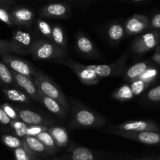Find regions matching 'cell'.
<instances>
[{
    "label": "cell",
    "mask_w": 160,
    "mask_h": 160,
    "mask_svg": "<svg viewBox=\"0 0 160 160\" xmlns=\"http://www.w3.org/2000/svg\"><path fill=\"white\" fill-rule=\"evenodd\" d=\"M31 54L37 60H61L66 57L67 51L51 41L40 39L35 41Z\"/></svg>",
    "instance_id": "3957f363"
},
{
    "label": "cell",
    "mask_w": 160,
    "mask_h": 160,
    "mask_svg": "<svg viewBox=\"0 0 160 160\" xmlns=\"http://www.w3.org/2000/svg\"><path fill=\"white\" fill-rule=\"evenodd\" d=\"M34 81L40 92L59 102L67 111H70V105L67 97L51 78L44 75L39 70L35 69Z\"/></svg>",
    "instance_id": "7a4b0ae2"
},
{
    "label": "cell",
    "mask_w": 160,
    "mask_h": 160,
    "mask_svg": "<svg viewBox=\"0 0 160 160\" xmlns=\"http://www.w3.org/2000/svg\"><path fill=\"white\" fill-rule=\"evenodd\" d=\"M48 130V127L46 125H28V130H27V136H36L39 133H42L44 131Z\"/></svg>",
    "instance_id": "e575fe53"
},
{
    "label": "cell",
    "mask_w": 160,
    "mask_h": 160,
    "mask_svg": "<svg viewBox=\"0 0 160 160\" xmlns=\"http://www.w3.org/2000/svg\"><path fill=\"white\" fill-rule=\"evenodd\" d=\"M14 3V0H0V6L5 8H9Z\"/></svg>",
    "instance_id": "60d3db41"
},
{
    "label": "cell",
    "mask_w": 160,
    "mask_h": 160,
    "mask_svg": "<svg viewBox=\"0 0 160 160\" xmlns=\"http://www.w3.org/2000/svg\"><path fill=\"white\" fill-rule=\"evenodd\" d=\"M127 56H122L117 62L112 64H87L86 67L90 70L93 71L100 78L110 76V75H118L123 71Z\"/></svg>",
    "instance_id": "9c48e42d"
},
{
    "label": "cell",
    "mask_w": 160,
    "mask_h": 160,
    "mask_svg": "<svg viewBox=\"0 0 160 160\" xmlns=\"http://www.w3.org/2000/svg\"><path fill=\"white\" fill-rule=\"evenodd\" d=\"M0 21L3 22L9 26H12L13 24L11 19V14L8 11L7 8L0 6Z\"/></svg>",
    "instance_id": "8d00e7d4"
},
{
    "label": "cell",
    "mask_w": 160,
    "mask_h": 160,
    "mask_svg": "<svg viewBox=\"0 0 160 160\" xmlns=\"http://www.w3.org/2000/svg\"><path fill=\"white\" fill-rule=\"evenodd\" d=\"M148 28L153 30H160V13H157L152 17L149 22Z\"/></svg>",
    "instance_id": "f35d334b"
},
{
    "label": "cell",
    "mask_w": 160,
    "mask_h": 160,
    "mask_svg": "<svg viewBox=\"0 0 160 160\" xmlns=\"http://www.w3.org/2000/svg\"><path fill=\"white\" fill-rule=\"evenodd\" d=\"M4 53H17V50L11 41L0 39V56Z\"/></svg>",
    "instance_id": "836d02e7"
},
{
    "label": "cell",
    "mask_w": 160,
    "mask_h": 160,
    "mask_svg": "<svg viewBox=\"0 0 160 160\" xmlns=\"http://www.w3.org/2000/svg\"><path fill=\"white\" fill-rule=\"evenodd\" d=\"M106 132L145 144H149V145L160 144V131L128 132L116 129V130H106Z\"/></svg>",
    "instance_id": "277c9868"
},
{
    "label": "cell",
    "mask_w": 160,
    "mask_h": 160,
    "mask_svg": "<svg viewBox=\"0 0 160 160\" xmlns=\"http://www.w3.org/2000/svg\"><path fill=\"white\" fill-rule=\"evenodd\" d=\"M37 28L38 29L39 32L46 37L47 39H51L52 38V27L48 22L45 20H42V19H38L37 20Z\"/></svg>",
    "instance_id": "4dcf8cb0"
},
{
    "label": "cell",
    "mask_w": 160,
    "mask_h": 160,
    "mask_svg": "<svg viewBox=\"0 0 160 160\" xmlns=\"http://www.w3.org/2000/svg\"><path fill=\"white\" fill-rule=\"evenodd\" d=\"M17 111L20 120L23 121L27 125H46L45 118L38 112L27 109H19Z\"/></svg>",
    "instance_id": "2e32d148"
},
{
    "label": "cell",
    "mask_w": 160,
    "mask_h": 160,
    "mask_svg": "<svg viewBox=\"0 0 160 160\" xmlns=\"http://www.w3.org/2000/svg\"><path fill=\"white\" fill-rule=\"evenodd\" d=\"M148 85L149 84H148V83H145V82L138 78V79L131 82V84L130 86H131V90H132L134 96H138L140 95L142 93H143V91L148 87Z\"/></svg>",
    "instance_id": "d6a6232c"
},
{
    "label": "cell",
    "mask_w": 160,
    "mask_h": 160,
    "mask_svg": "<svg viewBox=\"0 0 160 160\" xmlns=\"http://www.w3.org/2000/svg\"><path fill=\"white\" fill-rule=\"evenodd\" d=\"M35 41L30 31L17 29L13 32L11 42L17 50V54L26 55L31 54Z\"/></svg>",
    "instance_id": "52a82bcc"
},
{
    "label": "cell",
    "mask_w": 160,
    "mask_h": 160,
    "mask_svg": "<svg viewBox=\"0 0 160 160\" xmlns=\"http://www.w3.org/2000/svg\"><path fill=\"white\" fill-rule=\"evenodd\" d=\"M107 35L110 42L118 43L125 36L124 27L120 23L112 24L108 28Z\"/></svg>",
    "instance_id": "ffe728a7"
},
{
    "label": "cell",
    "mask_w": 160,
    "mask_h": 160,
    "mask_svg": "<svg viewBox=\"0 0 160 160\" xmlns=\"http://www.w3.org/2000/svg\"><path fill=\"white\" fill-rule=\"evenodd\" d=\"M38 101L50 112L59 116V118H66L67 116L68 111L59 102L52 99L51 97H48L40 91L38 93Z\"/></svg>",
    "instance_id": "9a60e30c"
},
{
    "label": "cell",
    "mask_w": 160,
    "mask_h": 160,
    "mask_svg": "<svg viewBox=\"0 0 160 160\" xmlns=\"http://www.w3.org/2000/svg\"><path fill=\"white\" fill-rule=\"evenodd\" d=\"M36 137L46 147V148L48 149L50 154L55 153L57 151L58 146L56 145L54 139L49 133L48 130L39 133L38 136H36Z\"/></svg>",
    "instance_id": "d4e9b609"
},
{
    "label": "cell",
    "mask_w": 160,
    "mask_h": 160,
    "mask_svg": "<svg viewBox=\"0 0 160 160\" xmlns=\"http://www.w3.org/2000/svg\"><path fill=\"white\" fill-rule=\"evenodd\" d=\"M137 160H150V159H137Z\"/></svg>",
    "instance_id": "ee69618b"
},
{
    "label": "cell",
    "mask_w": 160,
    "mask_h": 160,
    "mask_svg": "<svg viewBox=\"0 0 160 160\" xmlns=\"http://www.w3.org/2000/svg\"><path fill=\"white\" fill-rule=\"evenodd\" d=\"M24 142L26 143L27 145L28 146L30 149L36 155H51L50 152H48V149L46 148L45 145L38 139L36 136H26L23 138Z\"/></svg>",
    "instance_id": "d6986e66"
},
{
    "label": "cell",
    "mask_w": 160,
    "mask_h": 160,
    "mask_svg": "<svg viewBox=\"0 0 160 160\" xmlns=\"http://www.w3.org/2000/svg\"><path fill=\"white\" fill-rule=\"evenodd\" d=\"M70 110V128H100L106 125V120L101 115L82 105L72 104Z\"/></svg>",
    "instance_id": "6da1fadb"
},
{
    "label": "cell",
    "mask_w": 160,
    "mask_h": 160,
    "mask_svg": "<svg viewBox=\"0 0 160 160\" xmlns=\"http://www.w3.org/2000/svg\"><path fill=\"white\" fill-rule=\"evenodd\" d=\"M1 108H2L3 111L6 112V114L9 116V119L11 120H19L20 117H19L18 111L9 104L4 103L1 105Z\"/></svg>",
    "instance_id": "d590c367"
},
{
    "label": "cell",
    "mask_w": 160,
    "mask_h": 160,
    "mask_svg": "<svg viewBox=\"0 0 160 160\" xmlns=\"http://www.w3.org/2000/svg\"><path fill=\"white\" fill-rule=\"evenodd\" d=\"M160 42V31H152L138 37L133 42L131 49L137 54H143L156 48Z\"/></svg>",
    "instance_id": "8992f818"
},
{
    "label": "cell",
    "mask_w": 160,
    "mask_h": 160,
    "mask_svg": "<svg viewBox=\"0 0 160 160\" xmlns=\"http://www.w3.org/2000/svg\"><path fill=\"white\" fill-rule=\"evenodd\" d=\"M0 83L6 86H9L14 83L12 72L0 58Z\"/></svg>",
    "instance_id": "83f0119b"
},
{
    "label": "cell",
    "mask_w": 160,
    "mask_h": 160,
    "mask_svg": "<svg viewBox=\"0 0 160 160\" xmlns=\"http://www.w3.org/2000/svg\"><path fill=\"white\" fill-rule=\"evenodd\" d=\"M48 132L54 139L58 147H63L68 145V133L61 126H52L48 128Z\"/></svg>",
    "instance_id": "ac0fdd59"
},
{
    "label": "cell",
    "mask_w": 160,
    "mask_h": 160,
    "mask_svg": "<svg viewBox=\"0 0 160 160\" xmlns=\"http://www.w3.org/2000/svg\"><path fill=\"white\" fill-rule=\"evenodd\" d=\"M112 97L120 101H126L131 100L134 97V94L129 85H123L113 93Z\"/></svg>",
    "instance_id": "f1b7e54d"
},
{
    "label": "cell",
    "mask_w": 160,
    "mask_h": 160,
    "mask_svg": "<svg viewBox=\"0 0 160 160\" xmlns=\"http://www.w3.org/2000/svg\"><path fill=\"white\" fill-rule=\"evenodd\" d=\"M14 156L16 160H40L28 145L14 149Z\"/></svg>",
    "instance_id": "484cf974"
},
{
    "label": "cell",
    "mask_w": 160,
    "mask_h": 160,
    "mask_svg": "<svg viewBox=\"0 0 160 160\" xmlns=\"http://www.w3.org/2000/svg\"><path fill=\"white\" fill-rule=\"evenodd\" d=\"M77 48L81 54L86 56H94L96 53L93 42L88 37L81 33L78 34L77 37Z\"/></svg>",
    "instance_id": "e0dca14e"
},
{
    "label": "cell",
    "mask_w": 160,
    "mask_h": 160,
    "mask_svg": "<svg viewBox=\"0 0 160 160\" xmlns=\"http://www.w3.org/2000/svg\"><path fill=\"white\" fill-rule=\"evenodd\" d=\"M5 96L8 100L12 101L20 102V103H28L30 97L25 93L16 89H3Z\"/></svg>",
    "instance_id": "603a6c76"
},
{
    "label": "cell",
    "mask_w": 160,
    "mask_h": 160,
    "mask_svg": "<svg viewBox=\"0 0 160 160\" xmlns=\"http://www.w3.org/2000/svg\"><path fill=\"white\" fill-rule=\"evenodd\" d=\"M70 13L69 6L63 3H51L41 8L39 14L46 18H64Z\"/></svg>",
    "instance_id": "4fadbf2b"
},
{
    "label": "cell",
    "mask_w": 160,
    "mask_h": 160,
    "mask_svg": "<svg viewBox=\"0 0 160 160\" xmlns=\"http://www.w3.org/2000/svg\"><path fill=\"white\" fill-rule=\"evenodd\" d=\"M131 1H134V2H141L142 0H131Z\"/></svg>",
    "instance_id": "7bdbcfd3"
},
{
    "label": "cell",
    "mask_w": 160,
    "mask_h": 160,
    "mask_svg": "<svg viewBox=\"0 0 160 160\" xmlns=\"http://www.w3.org/2000/svg\"><path fill=\"white\" fill-rule=\"evenodd\" d=\"M149 20L146 16L134 14L125 22L124 30L126 35H134L140 34L148 28Z\"/></svg>",
    "instance_id": "30bf717a"
},
{
    "label": "cell",
    "mask_w": 160,
    "mask_h": 160,
    "mask_svg": "<svg viewBox=\"0 0 160 160\" xmlns=\"http://www.w3.org/2000/svg\"><path fill=\"white\" fill-rule=\"evenodd\" d=\"M158 75V70L156 68H152V67H148L142 75L139 76L138 79L142 80L148 84H150L156 79V76Z\"/></svg>",
    "instance_id": "1f68e13d"
},
{
    "label": "cell",
    "mask_w": 160,
    "mask_h": 160,
    "mask_svg": "<svg viewBox=\"0 0 160 160\" xmlns=\"http://www.w3.org/2000/svg\"><path fill=\"white\" fill-rule=\"evenodd\" d=\"M1 139L3 144L9 148L15 149L17 147H24L27 145L23 139H20L18 136H13V135L4 134L2 136Z\"/></svg>",
    "instance_id": "4316f807"
},
{
    "label": "cell",
    "mask_w": 160,
    "mask_h": 160,
    "mask_svg": "<svg viewBox=\"0 0 160 160\" xmlns=\"http://www.w3.org/2000/svg\"><path fill=\"white\" fill-rule=\"evenodd\" d=\"M10 14L12 23L16 25L30 26L34 20V13L28 8H16Z\"/></svg>",
    "instance_id": "5bb4252c"
},
{
    "label": "cell",
    "mask_w": 160,
    "mask_h": 160,
    "mask_svg": "<svg viewBox=\"0 0 160 160\" xmlns=\"http://www.w3.org/2000/svg\"><path fill=\"white\" fill-rule=\"evenodd\" d=\"M72 160H95V155L88 148L84 147H76L71 151Z\"/></svg>",
    "instance_id": "cb8c5ba5"
},
{
    "label": "cell",
    "mask_w": 160,
    "mask_h": 160,
    "mask_svg": "<svg viewBox=\"0 0 160 160\" xmlns=\"http://www.w3.org/2000/svg\"><path fill=\"white\" fill-rule=\"evenodd\" d=\"M10 126L13 129V131L17 136L23 139L24 136H27V130H28V125L23 122L19 120H12L10 122Z\"/></svg>",
    "instance_id": "f546056e"
},
{
    "label": "cell",
    "mask_w": 160,
    "mask_h": 160,
    "mask_svg": "<svg viewBox=\"0 0 160 160\" xmlns=\"http://www.w3.org/2000/svg\"><path fill=\"white\" fill-rule=\"evenodd\" d=\"M52 42H54L56 45H59L61 48L65 49L67 48V39H66L65 34L59 25H53L52 27Z\"/></svg>",
    "instance_id": "7402d4cb"
},
{
    "label": "cell",
    "mask_w": 160,
    "mask_h": 160,
    "mask_svg": "<svg viewBox=\"0 0 160 160\" xmlns=\"http://www.w3.org/2000/svg\"><path fill=\"white\" fill-rule=\"evenodd\" d=\"M152 60L160 64V48H158L156 50V53H155V54L152 56Z\"/></svg>",
    "instance_id": "b9f144b4"
},
{
    "label": "cell",
    "mask_w": 160,
    "mask_h": 160,
    "mask_svg": "<svg viewBox=\"0 0 160 160\" xmlns=\"http://www.w3.org/2000/svg\"><path fill=\"white\" fill-rule=\"evenodd\" d=\"M11 121L12 120L9 119V116L6 114V112L3 111L2 108L0 107V123H1L2 125H7L10 124Z\"/></svg>",
    "instance_id": "ab89813d"
},
{
    "label": "cell",
    "mask_w": 160,
    "mask_h": 160,
    "mask_svg": "<svg viewBox=\"0 0 160 160\" xmlns=\"http://www.w3.org/2000/svg\"><path fill=\"white\" fill-rule=\"evenodd\" d=\"M0 58L12 72L26 75L31 78L34 77L35 69L24 60L20 59L12 53H4L0 56Z\"/></svg>",
    "instance_id": "ba28073f"
},
{
    "label": "cell",
    "mask_w": 160,
    "mask_h": 160,
    "mask_svg": "<svg viewBox=\"0 0 160 160\" xmlns=\"http://www.w3.org/2000/svg\"><path fill=\"white\" fill-rule=\"evenodd\" d=\"M148 67V62H139L131 66L125 73V78L129 82L138 79L141 75Z\"/></svg>",
    "instance_id": "44dd1931"
},
{
    "label": "cell",
    "mask_w": 160,
    "mask_h": 160,
    "mask_svg": "<svg viewBox=\"0 0 160 160\" xmlns=\"http://www.w3.org/2000/svg\"><path fill=\"white\" fill-rule=\"evenodd\" d=\"M116 128L117 130L128 132L160 131V127L151 121H129L119 124Z\"/></svg>",
    "instance_id": "7c38bea8"
},
{
    "label": "cell",
    "mask_w": 160,
    "mask_h": 160,
    "mask_svg": "<svg viewBox=\"0 0 160 160\" xmlns=\"http://www.w3.org/2000/svg\"><path fill=\"white\" fill-rule=\"evenodd\" d=\"M11 72H12L14 82L22 89H23L25 93L29 97L32 98L33 100L38 101L39 89H38L37 86H36L33 78H29V77L26 76V75L19 74L17 72H12V71H11Z\"/></svg>",
    "instance_id": "8fae6325"
},
{
    "label": "cell",
    "mask_w": 160,
    "mask_h": 160,
    "mask_svg": "<svg viewBox=\"0 0 160 160\" xmlns=\"http://www.w3.org/2000/svg\"><path fill=\"white\" fill-rule=\"evenodd\" d=\"M147 99L152 102L160 101V85L152 88L148 92L146 95Z\"/></svg>",
    "instance_id": "74e56055"
},
{
    "label": "cell",
    "mask_w": 160,
    "mask_h": 160,
    "mask_svg": "<svg viewBox=\"0 0 160 160\" xmlns=\"http://www.w3.org/2000/svg\"><path fill=\"white\" fill-rule=\"evenodd\" d=\"M57 63L67 66L73 71L78 75V78L82 83L88 86L97 84L102 78L96 75L93 71L90 70L84 64H79L72 60H57Z\"/></svg>",
    "instance_id": "5b68a950"
}]
</instances>
